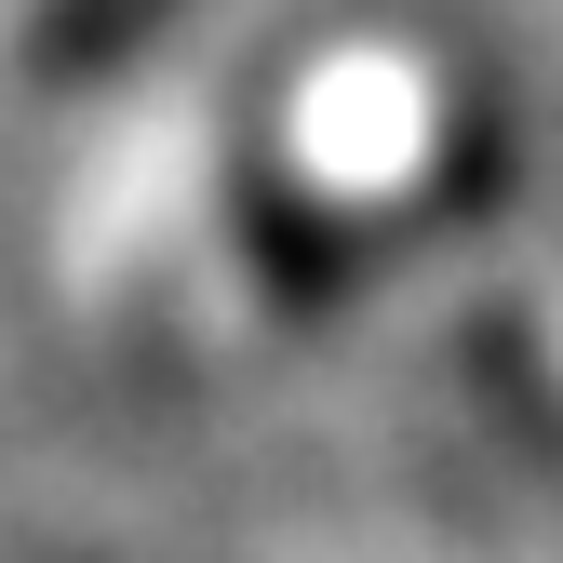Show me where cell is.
<instances>
[{
	"mask_svg": "<svg viewBox=\"0 0 563 563\" xmlns=\"http://www.w3.org/2000/svg\"><path fill=\"white\" fill-rule=\"evenodd\" d=\"M162 0H14V41L41 54V67H81L95 41H121V27H148Z\"/></svg>",
	"mask_w": 563,
	"mask_h": 563,
	"instance_id": "6da1fadb",
	"label": "cell"
}]
</instances>
